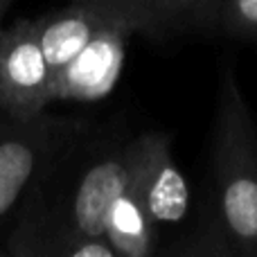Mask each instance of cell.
Listing matches in <instances>:
<instances>
[{"label":"cell","mask_w":257,"mask_h":257,"mask_svg":"<svg viewBox=\"0 0 257 257\" xmlns=\"http://www.w3.org/2000/svg\"><path fill=\"white\" fill-rule=\"evenodd\" d=\"M128 140L86 126L36 183L3 257H115L104 223L128 176Z\"/></svg>","instance_id":"obj_1"},{"label":"cell","mask_w":257,"mask_h":257,"mask_svg":"<svg viewBox=\"0 0 257 257\" xmlns=\"http://www.w3.org/2000/svg\"><path fill=\"white\" fill-rule=\"evenodd\" d=\"M214 219L194 253L257 257V124L235 70L219 86L212 133Z\"/></svg>","instance_id":"obj_2"},{"label":"cell","mask_w":257,"mask_h":257,"mask_svg":"<svg viewBox=\"0 0 257 257\" xmlns=\"http://www.w3.org/2000/svg\"><path fill=\"white\" fill-rule=\"evenodd\" d=\"M88 124L48 111L32 117L0 113V257L48 165Z\"/></svg>","instance_id":"obj_3"},{"label":"cell","mask_w":257,"mask_h":257,"mask_svg":"<svg viewBox=\"0 0 257 257\" xmlns=\"http://www.w3.org/2000/svg\"><path fill=\"white\" fill-rule=\"evenodd\" d=\"M126 183L147 205L160 232L181 226L190 214V185L174 160L169 131H142L131 136Z\"/></svg>","instance_id":"obj_4"},{"label":"cell","mask_w":257,"mask_h":257,"mask_svg":"<svg viewBox=\"0 0 257 257\" xmlns=\"http://www.w3.org/2000/svg\"><path fill=\"white\" fill-rule=\"evenodd\" d=\"M50 68L36 34V21L0 27V113L32 117L52 104Z\"/></svg>","instance_id":"obj_5"},{"label":"cell","mask_w":257,"mask_h":257,"mask_svg":"<svg viewBox=\"0 0 257 257\" xmlns=\"http://www.w3.org/2000/svg\"><path fill=\"white\" fill-rule=\"evenodd\" d=\"M131 34L133 30L124 23L108 21L86 48L52 77V102L93 104L111 95L124 70Z\"/></svg>","instance_id":"obj_6"},{"label":"cell","mask_w":257,"mask_h":257,"mask_svg":"<svg viewBox=\"0 0 257 257\" xmlns=\"http://www.w3.org/2000/svg\"><path fill=\"white\" fill-rule=\"evenodd\" d=\"M108 21L111 18L77 3L36 18V34L48 61L50 77L68 66Z\"/></svg>","instance_id":"obj_7"},{"label":"cell","mask_w":257,"mask_h":257,"mask_svg":"<svg viewBox=\"0 0 257 257\" xmlns=\"http://www.w3.org/2000/svg\"><path fill=\"white\" fill-rule=\"evenodd\" d=\"M104 235L115 250V257H149L158 250L160 230L128 183L108 208Z\"/></svg>","instance_id":"obj_8"},{"label":"cell","mask_w":257,"mask_h":257,"mask_svg":"<svg viewBox=\"0 0 257 257\" xmlns=\"http://www.w3.org/2000/svg\"><path fill=\"white\" fill-rule=\"evenodd\" d=\"M84 5L111 21H120L133 30V34L158 36L172 25H178L181 9L178 0H70Z\"/></svg>","instance_id":"obj_9"},{"label":"cell","mask_w":257,"mask_h":257,"mask_svg":"<svg viewBox=\"0 0 257 257\" xmlns=\"http://www.w3.org/2000/svg\"><path fill=\"white\" fill-rule=\"evenodd\" d=\"M210 23L228 36L257 43V0H217Z\"/></svg>","instance_id":"obj_10"},{"label":"cell","mask_w":257,"mask_h":257,"mask_svg":"<svg viewBox=\"0 0 257 257\" xmlns=\"http://www.w3.org/2000/svg\"><path fill=\"white\" fill-rule=\"evenodd\" d=\"M217 0H178L183 23H210Z\"/></svg>","instance_id":"obj_11"},{"label":"cell","mask_w":257,"mask_h":257,"mask_svg":"<svg viewBox=\"0 0 257 257\" xmlns=\"http://www.w3.org/2000/svg\"><path fill=\"white\" fill-rule=\"evenodd\" d=\"M9 5H12V0H0V27H3V18H5V14H7Z\"/></svg>","instance_id":"obj_12"}]
</instances>
